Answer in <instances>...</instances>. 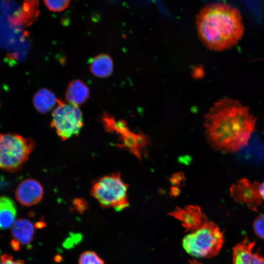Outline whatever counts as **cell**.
<instances>
[{
    "label": "cell",
    "instance_id": "1",
    "mask_svg": "<svg viewBox=\"0 0 264 264\" xmlns=\"http://www.w3.org/2000/svg\"><path fill=\"white\" fill-rule=\"evenodd\" d=\"M256 120L249 108L239 101L221 99L205 116L206 138L218 151L227 153L238 152L248 144L255 131Z\"/></svg>",
    "mask_w": 264,
    "mask_h": 264
},
{
    "label": "cell",
    "instance_id": "2",
    "mask_svg": "<svg viewBox=\"0 0 264 264\" xmlns=\"http://www.w3.org/2000/svg\"><path fill=\"white\" fill-rule=\"evenodd\" d=\"M199 37L209 49L223 51L236 45L244 33L239 11L222 3L210 4L202 8L196 19Z\"/></svg>",
    "mask_w": 264,
    "mask_h": 264
},
{
    "label": "cell",
    "instance_id": "3",
    "mask_svg": "<svg viewBox=\"0 0 264 264\" xmlns=\"http://www.w3.org/2000/svg\"><path fill=\"white\" fill-rule=\"evenodd\" d=\"M224 243V236L220 227L212 221L187 234L182 246L190 255L198 258H210L217 255Z\"/></svg>",
    "mask_w": 264,
    "mask_h": 264
},
{
    "label": "cell",
    "instance_id": "4",
    "mask_svg": "<svg viewBox=\"0 0 264 264\" xmlns=\"http://www.w3.org/2000/svg\"><path fill=\"white\" fill-rule=\"evenodd\" d=\"M128 187L120 174L114 173L93 181L90 194L103 208H112L120 211L129 205Z\"/></svg>",
    "mask_w": 264,
    "mask_h": 264
},
{
    "label": "cell",
    "instance_id": "5",
    "mask_svg": "<svg viewBox=\"0 0 264 264\" xmlns=\"http://www.w3.org/2000/svg\"><path fill=\"white\" fill-rule=\"evenodd\" d=\"M35 148L32 139L15 133H0V169L15 173L20 170Z\"/></svg>",
    "mask_w": 264,
    "mask_h": 264
},
{
    "label": "cell",
    "instance_id": "6",
    "mask_svg": "<svg viewBox=\"0 0 264 264\" xmlns=\"http://www.w3.org/2000/svg\"><path fill=\"white\" fill-rule=\"evenodd\" d=\"M52 113L51 126L63 140L79 134L83 125L82 113L78 106L57 100Z\"/></svg>",
    "mask_w": 264,
    "mask_h": 264
},
{
    "label": "cell",
    "instance_id": "7",
    "mask_svg": "<svg viewBox=\"0 0 264 264\" xmlns=\"http://www.w3.org/2000/svg\"><path fill=\"white\" fill-rule=\"evenodd\" d=\"M105 128L108 131L115 132L119 135L122 141L118 146L126 148L139 159L148 144L147 137L141 133L131 132L123 120L116 121L110 115H106L103 119Z\"/></svg>",
    "mask_w": 264,
    "mask_h": 264
},
{
    "label": "cell",
    "instance_id": "8",
    "mask_svg": "<svg viewBox=\"0 0 264 264\" xmlns=\"http://www.w3.org/2000/svg\"><path fill=\"white\" fill-rule=\"evenodd\" d=\"M260 185L257 181L252 182L248 178H242L230 186V197L235 202L244 204L249 210L257 212L262 202Z\"/></svg>",
    "mask_w": 264,
    "mask_h": 264
},
{
    "label": "cell",
    "instance_id": "9",
    "mask_svg": "<svg viewBox=\"0 0 264 264\" xmlns=\"http://www.w3.org/2000/svg\"><path fill=\"white\" fill-rule=\"evenodd\" d=\"M169 215L180 221L186 230L190 232L198 229L207 220L198 205H189L183 208L177 207Z\"/></svg>",
    "mask_w": 264,
    "mask_h": 264
},
{
    "label": "cell",
    "instance_id": "10",
    "mask_svg": "<svg viewBox=\"0 0 264 264\" xmlns=\"http://www.w3.org/2000/svg\"><path fill=\"white\" fill-rule=\"evenodd\" d=\"M44 193V188L39 181L35 179L27 178L18 185L15 191V196L22 205L31 206L42 200Z\"/></svg>",
    "mask_w": 264,
    "mask_h": 264
},
{
    "label": "cell",
    "instance_id": "11",
    "mask_svg": "<svg viewBox=\"0 0 264 264\" xmlns=\"http://www.w3.org/2000/svg\"><path fill=\"white\" fill-rule=\"evenodd\" d=\"M255 242L245 237L232 249V264H264V257L253 251Z\"/></svg>",
    "mask_w": 264,
    "mask_h": 264
},
{
    "label": "cell",
    "instance_id": "12",
    "mask_svg": "<svg viewBox=\"0 0 264 264\" xmlns=\"http://www.w3.org/2000/svg\"><path fill=\"white\" fill-rule=\"evenodd\" d=\"M34 234V226L29 220L21 218L16 220L11 227L12 248L18 251L22 247L30 244Z\"/></svg>",
    "mask_w": 264,
    "mask_h": 264
},
{
    "label": "cell",
    "instance_id": "13",
    "mask_svg": "<svg viewBox=\"0 0 264 264\" xmlns=\"http://www.w3.org/2000/svg\"><path fill=\"white\" fill-rule=\"evenodd\" d=\"M17 208L14 201L6 196H0V229L12 227L16 221Z\"/></svg>",
    "mask_w": 264,
    "mask_h": 264
},
{
    "label": "cell",
    "instance_id": "14",
    "mask_svg": "<svg viewBox=\"0 0 264 264\" xmlns=\"http://www.w3.org/2000/svg\"><path fill=\"white\" fill-rule=\"evenodd\" d=\"M89 94L88 86L83 81L75 80L69 83L66 97L68 102L78 106L88 99Z\"/></svg>",
    "mask_w": 264,
    "mask_h": 264
},
{
    "label": "cell",
    "instance_id": "15",
    "mask_svg": "<svg viewBox=\"0 0 264 264\" xmlns=\"http://www.w3.org/2000/svg\"><path fill=\"white\" fill-rule=\"evenodd\" d=\"M24 2L20 14L11 22L14 25H29L39 15V0H24Z\"/></svg>",
    "mask_w": 264,
    "mask_h": 264
},
{
    "label": "cell",
    "instance_id": "16",
    "mask_svg": "<svg viewBox=\"0 0 264 264\" xmlns=\"http://www.w3.org/2000/svg\"><path fill=\"white\" fill-rule=\"evenodd\" d=\"M89 68L95 76L104 78L110 75L113 70V62L108 54H101L93 58Z\"/></svg>",
    "mask_w": 264,
    "mask_h": 264
},
{
    "label": "cell",
    "instance_id": "17",
    "mask_svg": "<svg viewBox=\"0 0 264 264\" xmlns=\"http://www.w3.org/2000/svg\"><path fill=\"white\" fill-rule=\"evenodd\" d=\"M33 100L34 107L42 113L50 111L57 102L54 93L46 88L39 90L35 94Z\"/></svg>",
    "mask_w": 264,
    "mask_h": 264
},
{
    "label": "cell",
    "instance_id": "18",
    "mask_svg": "<svg viewBox=\"0 0 264 264\" xmlns=\"http://www.w3.org/2000/svg\"><path fill=\"white\" fill-rule=\"evenodd\" d=\"M78 264H105L103 260L94 252L87 251L82 253Z\"/></svg>",
    "mask_w": 264,
    "mask_h": 264
},
{
    "label": "cell",
    "instance_id": "19",
    "mask_svg": "<svg viewBox=\"0 0 264 264\" xmlns=\"http://www.w3.org/2000/svg\"><path fill=\"white\" fill-rule=\"evenodd\" d=\"M49 10L53 12H60L66 9L70 0H44Z\"/></svg>",
    "mask_w": 264,
    "mask_h": 264
},
{
    "label": "cell",
    "instance_id": "20",
    "mask_svg": "<svg viewBox=\"0 0 264 264\" xmlns=\"http://www.w3.org/2000/svg\"><path fill=\"white\" fill-rule=\"evenodd\" d=\"M253 228L255 234L264 240V213L260 214L254 220Z\"/></svg>",
    "mask_w": 264,
    "mask_h": 264
},
{
    "label": "cell",
    "instance_id": "21",
    "mask_svg": "<svg viewBox=\"0 0 264 264\" xmlns=\"http://www.w3.org/2000/svg\"><path fill=\"white\" fill-rule=\"evenodd\" d=\"M0 264H24L22 260H15L10 255L4 254L0 258Z\"/></svg>",
    "mask_w": 264,
    "mask_h": 264
},
{
    "label": "cell",
    "instance_id": "22",
    "mask_svg": "<svg viewBox=\"0 0 264 264\" xmlns=\"http://www.w3.org/2000/svg\"><path fill=\"white\" fill-rule=\"evenodd\" d=\"M203 74V71L202 68H197L194 70V76L198 78L200 76H202Z\"/></svg>",
    "mask_w": 264,
    "mask_h": 264
},
{
    "label": "cell",
    "instance_id": "23",
    "mask_svg": "<svg viewBox=\"0 0 264 264\" xmlns=\"http://www.w3.org/2000/svg\"><path fill=\"white\" fill-rule=\"evenodd\" d=\"M259 192L262 200L264 201V181L262 183H260L259 187Z\"/></svg>",
    "mask_w": 264,
    "mask_h": 264
}]
</instances>
